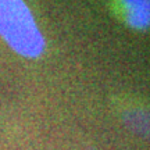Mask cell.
Returning a JSON list of instances; mask_svg holds the SVG:
<instances>
[{
	"instance_id": "cell-1",
	"label": "cell",
	"mask_w": 150,
	"mask_h": 150,
	"mask_svg": "<svg viewBox=\"0 0 150 150\" xmlns=\"http://www.w3.org/2000/svg\"><path fill=\"white\" fill-rule=\"evenodd\" d=\"M0 38L25 59H39L46 50L43 33L24 0H0Z\"/></svg>"
},
{
	"instance_id": "cell-2",
	"label": "cell",
	"mask_w": 150,
	"mask_h": 150,
	"mask_svg": "<svg viewBox=\"0 0 150 150\" xmlns=\"http://www.w3.org/2000/svg\"><path fill=\"white\" fill-rule=\"evenodd\" d=\"M125 24L135 31L150 29V0H118Z\"/></svg>"
},
{
	"instance_id": "cell-3",
	"label": "cell",
	"mask_w": 150,
	"mask_h": 150,
	"mask_svg": "<svg viewBox=\"0 0 150 150\" xmlns=\"http://www.w3.org/2000/svg\"><path fill=\"white\" fill-rule=\"evenodd\" d=\"M121 121L131 134L150 142V107L136 106L125 108L121 112Z\"/></svg>"
},
{
	"instance_id": "cell-4",
	"label": "cell",
	"mask_w": 150,
	"mask_h": 150,
	"mask_svg": "<svg viewBox=\"0 0 150 150\" xmlns=\"http://www.w3.org/2000/svg\"><path fill=\"white\" fill-rule=\"evenodd\" d=\"M86 150H99V149H96V147H89V149H86Z\"/></svg>"
}]
</instances>
